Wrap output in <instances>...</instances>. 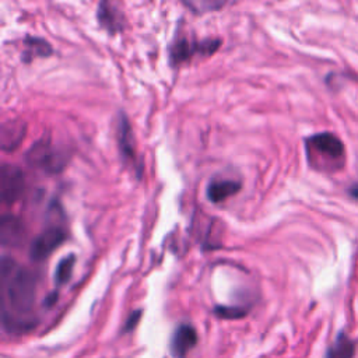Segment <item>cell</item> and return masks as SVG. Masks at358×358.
Wrapping results in <instances>:
<instances>
[{"instance_id": "obj_13", "label": "cell", "mask_w": 358, "mask_h": 358, "mask_svg": "<svg viewBox=\"0 0 358 358\" xmlns=\"http://www.w3.org/2000/svg\"><path fill=\"white\" fill-rule=\"evenodd\" d=\"M52 54L51 45L41 38L28 36L25 41V52L23 59L28 62L32 58H47Z\"/></svg>"}, {"instance_id": "obj_12", "label": "cell", "mask_w": 358, "mask_h": 358, "mask_svg": "<svg viewBox=\"0 0 358 358\" xmlns=\"http://www.w3.org/2000/svg\"><path fill=\"white\" fill-rule=\"evenodd\" d=\"M25 125L24 122H6L2 126V147L6 151L14 150L24 140Z\"/></svg>"}, {"instance_id": "obj_11", "label": "cell", "mask_w": 358, "mask_h": 358, "mask_svg": "<svg viewBox=\"0 0 358 358\" xmlns=\"http://www.w3.org/2000/svg\"><path fill=\"white\" fill-rule=\"evenodd\" d=\"M118 142H119V149L126 161L136 162V146H134V138L133 131L129 125L127 118L125 114L119 115V122H118Z\"/></svg>"}, {"instance_id": "obj_15", "label": "cell", "mask_w": 358, "mask_h": 358, "mask_svg": "<svg viewBox=\"0 0 358 358\" xmlns=\"http://www.w3.org/2000/svg\"><path fill=\"white\" fill-rule=\"evenodd\" d=\"M184 6L189 8L195 13L202 14L224 8L226 6V2H220V0H213V2H210V0H202V2H184Z\"/></svg>"}, {"instance_id": "obj_9", "label": "cell", "mask_w": 358, "mask_h": 358, "mask_svg": "<svg viewBox=\"0 0 358 358\" xmlns=\"http://www.w3.org/2000/svg\"><path fill=\"white\" fill-rule=\"evenodd\" d=\"M97 19L100 25L109 34H116L125 27V14L109 2H103L98 5Z\"/></svg>"}, {"instance_id": "obj_3", "label": "cell", "mask_w": 358, "mask_h": 358, "mask_svg": "<svg viewBox=\"0 0 358 358\" xmlns=\"http://www.w3.org/2000/svg\"><path fill=\"white\" fill-rule=\"evenodd\" d=\"M25 160L32 168L48 173H58L67 164V153L48 142L39 140L30 147L25 154Z\"/></svg>"}, {"instance_id": "obj_4", "label": "cell", "mask_w": 358, "mask_h": 358, "mask_svg": "<svg viewBox=\"0 0 358 358\" xmlns=\"http://www.w3.org/2000/svg\"><path fill=\"white\" fill-rule=\"evenodd\" d=\"M221 45L220 39H203V41H191L188 38H178L175 39L168 51L169 63L172 66H179L189 61L193 55H213Z\"/></svg>"}, {"instance_id": "obj_7", "label": "cell", "mask_w": 358, "mask_h": 358, "mask_svg": "<svg viewBox=\"0 0 358 358\" xmlns=\"http://www.w3.org/2000/svg\"><path fill=\"white\" fill-rule=\"evenodd\" d=\"M25 226L24 222L12 214H5L0 222V240L3 246L17 248L21 246L25 241Z\"/></svg>"}, {"instance_id": "obj_2", "label": "cell", "mask_w": 358, "mask_h": 358, "mask_svg": "<svg viewBox=\"0 0 358 358\" xmlns=\"http://www.w3.org/2000/svg\"><path fill=\"white\" fill-rule=\"evenodd\" d=\"M305 145L308 161L313 168L321 171H337L344 165V145L335 134H313V136L306 139Z\"/></svg>"}, {"instance_id": "obj_17", "label": "cell", "mask_w": 358, "mask_h": 358, "mask_svg": "<svg viewBox=\"0 0 358 358\" xmlns=\"http://www.w3.org/2000/svg\"><path fill=\"white\" fill-rule=\"evenodd\" d=\"M215 313L221 318L226 319H235L245 315V310L238 306H217Z\"/></svg>"}, {"instance_id": "obj_5", "label": "cell", "mask_w": 358, "mask_h": 358, "mask_svg": "<svg viewBox=\"0 0 358 358\" xmlns=\"http://www.w3.org/2000/svg\"><path fill=\"white\" fill-rule=\"evenodd\" d=\"M67 238V233L61 226H51L38 234L30 245V257L34 262L48 259Z\"/></svg>"}, {"instance_id": "obj_6", "label": "cell", "mask_w": 358, "mask_h": 358, "mask_svg": "<svg viewBox=\"0 0 358 358\" xmlns=\"http://www.w3.org/2000/svg\"><path fill=\"white\" fill-rule=\"evenodd\" d=\"M25 191V175L14 165L3 164L0 171V195L6 204H13L21 199Z\"/></svg>"}, {"instance_id": "obj_1", "label": "cell", "mask_w": 358, "mask_h": 358, "mask_svg": "<svg viewBox=\"0 0 358 358\" xmlns=\"http://www.w3.org/2000/svg\"><path fill=\"white\" fill-rule=\"evenodd\" d=\"M36 277L10 256L2 259V318L9 332L34 328Z\"/></svg>"}, {"instance_id": "obj_18", "label": "cell", "mask_w": 358, "mask_h": 358, "mask_svg": "<svg viewBox=\"0 0 358 358\" xmlns=\"http://www.w3.org/2000/svg\"><path fill=\"white\" fill-rule=\"evenodd\" d=\"M140 315H142L140 310H136V312L131 313L130 318H129L127 322H126V326H125V330H126V332H130V330L134 329V326L138 325V322H139V319H140Z\"/></svg>"}, {"instance_id": "obj_16", "label": "cell", "mask_w": 358, "mask_h": 358, "mask_svg": "<svg viewBox=\"0 0 358 358\" xmlns=\"http://www.w3.org/2000/svg\"><path fill=\"white\" fill-rule=\"evenodd\" d=\"M351 351H352V348L347 343V340L341 339V340H337V343L329 351V358H348L351 355Z\"/></svg>"}, {"instance_id": "obj_14", "label": "cell", "mask_w": 358, "mask_h": 358, "mask_svg": "<svg viewBox=\"0 0 358 358\" xmlns=\"http://www.w3.org/2000/svg\"><path fill=\"white\" fill-rule=\"evenodd\" d=\"M74 263H76L74 255L65 256V257L58 263L56 272H55V283H56V286H63V284H66V283L72 279Z\"/></svg>"}, {"instance_id": "obj_8", "label": "cell", "mask_w": 358, "mask_h": 358, "mask_svg": "<svg viewBox=\"0 0 358 358\" xmlns=\"http://www.w3.org/2000/svg\"><path fill=\"white\" fill-rule=\"evenodd\" d=\"M198 343V333L191 325L179 326L171 341V350L176 358H184Z\"/></svg>"}, {"instance_id": "obj_10", "label": "cell", "mask_w": 358, "mask_h": 358, "mask_svg": "<svg viewBox=\"0 0 358 358\" xmlns=\"http://www.w3.org/2000/svg\"><path fill=\"white\" fill-rule=\"evenodd\" d=\"M241 191V182L234 179H213L207 185L206 196L211 203H221Z\"/></svg>"}]
</instances>
